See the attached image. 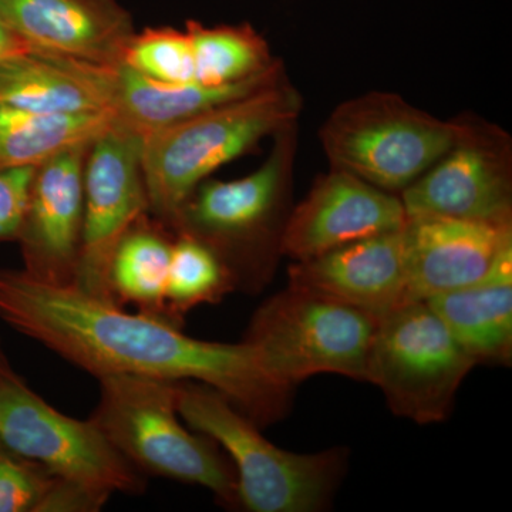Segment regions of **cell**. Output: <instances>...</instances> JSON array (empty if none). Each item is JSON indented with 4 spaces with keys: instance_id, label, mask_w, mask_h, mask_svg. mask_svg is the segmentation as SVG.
<instances>
[{
    "instance_id": "cell-1",
    "label": "cell",
    "mask_w": 512,
    "mask_h": 512,
    "mask_svg": "<svg viewBox=\"0 0 512 512\" xmlns=\"http://www.w3.org/2000/svg\"><path fill=\"white\" fill-rule=\"evenodd\" d=\"M0 319L97 379L202 383L261 429L291 409L295 389L279 383L248 343L191 338L173 323L128 313L76 286L42 284L22 269H0Z\"/></svg>"
},
{
    "instance_id": "cell-2",
    "label": "cell",
    "mask_w": 512,
    "mask_h": 512,
    "mask_svg": "<svg viewBox=\"0 0 512 512\" xmlns=\"http://www.w3.org/2000/svg\"><path fill=\"white\" fill-rule=\"evenodd\" d=\"M265 163L247 177L202 181L170 228L190 235L227 266L237 291L259 293L272 281L282 255L289 214L296 123L276 133Z\"/></svg>"
},
{
    "instance_id": "cell-3",
    "label": "cell",
    "mask_w": 512,
    "mask_h": 512,
    "mask_svg": "<svg viewBox=\"0 0 512 512\" xmlns=\"http://www.w3.org/2000/svg\"><path fill=\"white\" fill-rule=\"evenodd\" d=\"M301 110V94L284 77L259 92L148 133L143 170L150 214L170 227L202 181L296 123Z\"/></svg>"
},
{
    "instance_id": "cell-4",
    "label": "cell",
    "mask_w": 512,
    "mask_h": 512,
    "mask_svg": "<svg viewBox=\"0 0 512 512\" xmlns=\"http://www.w3.org/2000/svg\"><path fill=\"white\" fill-rule=\"evenodd\" d=\"M177 409L191 430L227 451L237 474L238 504L247 511L326 510L345 476V448L315 454L282 450L227 397L205 384L178 382Z\"/></svg>"
},
{
    "instance_id": "cell-5",
    "label": "cell",
    "mask_w": 512,
    "mask_h": 512,
    "mask_svg": "<svg viewBox=\"0 0 512 512\" xmlns=\"http://www.w3.org/2000/svg\"><path fill=\"white\" fill-rule=\"evenodd\" d=\"M90 420L143 476L201 485L227 507H239L237 474L210 437L190 431L177 409V383L154 377H100Z\"/></svg>"
},
{
    "instance_id": "cell-6",
    "label": "cell",
    "mask_w": 512,
    "mask_h": 512,
    "mask_svg": "<svg viewBox=\"0 0 512 512\" xmlns=\"http://www.w3.org/2000/svg\"><path fill=\"white\" fill-rule=\"evenodd\" d=\"M464 120L444 121L392 93H367L333 110L320 130L330 167L392 194L451 150Z\"/></svg>"
},
{
    "instance_id": "cell-7",
    "label": "cell",
    "mask_w": 512,
    "mask_h": 512,
    "mask_svg": "<svg viewBox=\"0 0 512 512\" xmlns=\"http://www.w3.org/2000/svg\"><path fill=\"white\" fill-rule=\"evenodd\" d=\"M377 323L370 313L288 285L256 309L242 342L293 389L320 373L366 382Z\"/></svg>"
},
{
    "instance_id": "cell-8",
    "label": "cell",
    "mask_w": 512,
    "mask_h": 512,
    "mask_svg": "<svg viewBox=\"0 0 512 512\" xmlns=\"http://www.w3.org/2000/svg\"><path fill=\"white\" fill-rule=\"evenodd\" d=\"M474 366L429 303L409 302L379 319L366 382L382 390L396 416L441 423Z\"/></svg>"
},
{
    "instance_id": "cell-9",
    "label": "cell",
    "mask_w": 512,
    "mask_h": 512,
    "mask_svg": "<svg viewBox=\"0 0 512 512\" xmlns=\"http://www.w3.org/2000/svg\"><path fill=\"white\" fill-rule=\"evenodd\" d=\"M0 441L55 477L113 495H138L146 476L121 456L92 420L60 413L30 389L0 350Z\"/></svg>"
},
{
    "instance_id": "cell-10",
    "label": "cell",
    "mask_w": 512,
    "mask_h": 512,
    "mask_svg": "<svg viewBox=\"0 0 512 512\" xmlns=\"http://www.w3.org/2000/svg\"><path fill=\"white\" fill-rule=\"evenodd\" d=\"M143 146V134L113 119L94 138L84 167L83 241L76 288L111 305V258L127 229L150 212Z\"/></svg>"
},
{
    "instance_id": "cell-11",
    "label": "cell",
    "mask_w": 512,
    "mask_h": 512,
    "mask_svg": "<svg viewBox=\"0 0 512 512\" xmlns=\"http://www.w3.org/2000/svg\"><path fill=\"white\" fill-rule=\"evenodd\" d=\"M447 154L400 194L407 217L512 224L510 138L500 128L464 120Z\"/></svg>"
},
{
    "instance_id": "cell-12",
    "label": "cell",
    "mask_w": 512,
    "mask_h": 512,
    "mask_svg": "<svg viewBox=\"0 0 512 512\" xmlns=\"http://www.w3.org/2000/svg\"><path fill=\"white\" fill-rule=\"evenodd\" d=\"M93 141L43 161L33 171L18 244L26 275L76 286L83 241L84 167Z\"/></svg>"
},
{
    "instance_id": "cell-13",
    "label": "cell",
    "mask_w": 512,
    "mask_h": 512,
    "mask_svg": "<svg viewBox=\"0 0 512 512\" xmlns=\"http://www.w3.org/2000/svg\"><path fill=\"white\" fill-rule=\"evenodd\" d=\"M406 220L400 195L332 168L289 214L282 255L305 261L360 239L400 231Z\"/></svg>"
},
{
    "instance_id": "cell-14",
    "label": "cell",
    "mask_w": 512,
    "mask_h": 512,
    "mask_svg": "<svg viewBox=\"0 0 512 512\" xmlns=\"http://www.w3.org/2000/svg\"><path fill=\"white\" fill-rule=\"evenodd\" d=\"M0 16L32 52L117 69L136 36L117 0H0Z\"/></svg>"
},
{
    "instance_id": "cell-15",
    "label": "cell",
    "mask_w": 512,
    "mask_h": 512,
    "mask_svg": "<svg viewBox=\"0 0 512 512\" xmlns=\"http://www.w3.org/2000/svg\"><path fill=\"white\" fill-rule=\"evenodd\" d=\"M404 262L410 302L429 301L480 281L512 244V224L407 217Z\"/></svg>"
},
{
    "instance_id": "cell-16",
    "label": "cell",
    "mask_w": 512,
    "mask_h": 512,
    "mask_svg": "<svg viewBox=\"0 0 512 512\" xmlns=\"http://www.w3.org/2000/svg\"><path fill=\"white\" fill-rule=\"evenodd\" d=\"M288 275L289 286L320 293L377 319L410 302L403 228L295 261Z\"/></svg>"
},
{
    "instance_id": "cell-17",
    "label": "cell",
    "mask_w": 512,
    "mask_h": 512,
    "mask_svg": "<svg viewBox=\"0 0 512 512\" xmlns=\"http://www.w3.org/2000/svg\"><path fill=\"white\" fill-rule=\"evenodd\" d=\"M116 69L47 53L0 59V104L40 114L111 111Z\"/></svg>"
},
{
    "instance_id": "cell-18",
    "label": "cell",
    "mask_w": 512,
    "mask_h": 512,
    "mask_svg": "<svg viewBox=\"0 0 512 512\" xmlns=\"http://www.w3.org/2000/svg\"><path fill=\"white\" fill-rule=\"evenodd\" d=\"M426 302L476 365H510L512 244L480 281Z\"/></svg>"
},
{
    "instance_id": "cell-19",
    "label": "cell",
    "mask_w": 512,
    "mask_h": 512,
    "mask_svg": "<svg viewBox=\"0 0 512 512\" xmlns=\"http://www.w3.org/2000/svg\"><path fill=\"white\" fill-rule=\"evenodd\" d=\"M284 77V66L279 60L252 79L221 87L157 82L121 64L116 69L111 111L116 123L147 136L201 111L259 92Z\"/></svg>"
},
{
    "instance_id": "cell-20",
    "label": "cell",
    "mask_w": 512,
    "mask_h": 512,
    "mask_svg": "<svg viewBox=\"0 0 512 512\" xmlns=\"http://www.w3.org/2000/svg\"><path fill=\"white\" fill-rule=\"evenodd\" d=\"M174 239L173 229L150 212L127 229L111 258L109 281L114 305H131L138 313L170 322L165 312V289Z\"/></svg>"
},
{
    "instance_id": "cell-21",
    "label": "cell",
    "mask_w": 512,
    "mask_h": 512,
    "mask_svg": "<svg viewBox=\"0 0 512 512\" xmlns=\"http://www.w3.org/2000/svg\"><path fill=\"white\" fill-rule=\"evenodd\" d=\"M113 123V111L40 114L0 104V168L37 167L67 148L89 143Z\"/></svg>"
},
{
    "instance_id": "cell-22",
    "label": "cell",
    "mask_w": 512,
    "mask_h": 512,
    "mask_svg": "<svg viewBox=\"0 0 512 512\" xmlns=\"http://www.w3.org/2000/svg\"><path fill=\"white\" fill-rule=\"evenodd\" d=\"M195 82L221 87L252 79L271 69L274 59L264 37L252 26H215L205 28L200 22L187 23Z\"/></svg>"
},
{
    "instance_id": "cell-23",
    "label": "cell",
    "mask_w": 512,
    "mask_h": 512,
    "mask_svg": "<svg viewBox=\"0 0 512 512\" xmlns=\"http://www.w3.org/2000/svg\"><path fill=\"white\" fill-rule=\"evenodd\" d=\"M235 291L227 266L207 245L175 232L165 289V312L173 325L183 328L185 316L195 308L220 303Z\"/></svg>"
},
{
    "instance_id": "cell-24",
    "label": "cell",
    "mask_w": 512,
    "mask_h": 512,
    "mask_svg": "<svg viewBox=\"0 0 512 512\" xmlns=\"http://www.w3.org/2000/svg\"><path fill=\"white\" fill-rule=\"evenodd\" d=\"M123 64L157 82L197 83L190 37L185 30L148 28L136 33Z\"/></svg>"
},
{
    "instance_id": "cell-25",
    "label": "cell",
    "mask_w": 512,
    "mask_h": 512,
    "mask_svg": "<svg viewBox=\"0 0 512 512\" xmlns=\"http://www.w3.org/2000/svg\"><path fill=\"white\" fill-rule=\"evenodd\" d=\"M56 478L0 441V512H39Z\"/></svg>"
},
{
    "instance_id": "cell-26",
    "label": "cell",
    "mask_w": 512,
    "mask_h": 512,
    "mask_svg": "<svg viewBox=\"0 0 512 512\" xmlns=\"http://www.w3.org/2000/svg\"><path fill=\"white\" fill-rule=\"evenodd\" d=\"M35 167L0 168V245L16 242Z\"/></svg>"
},
{
    "instance_id": "cell-27",
    "label": "cell",
    "mask_w": 512,
    "mask_h": 512,
    "mask_svg": "<svg viewBox=\"0 0 512 512\" xmlns=\"http://www.w3.org/2000/svg\"><path fill=\"white\" fill-rule=\"evenodd\" d=\"M25 52H32V50L9 29L5 20L0 16V59Z\"/></svg>"
},
{
    "instance_id": "cell-28",
    "label": "cell",
    "mask_w": 512,
    "mask_h": 512,
    "mask_svg": "<svg viewBox=\"0 0 512 512\" xmlns=\"http://www.w3.org/2000/svg\"><path fill=\"white\" fill-rule=\"evenodd\" d=\"M0 350H2V342H0Z\"/></svg>"
}]
</instances>
